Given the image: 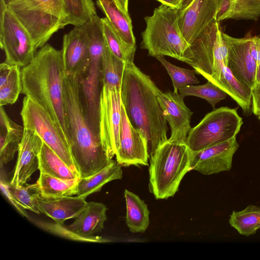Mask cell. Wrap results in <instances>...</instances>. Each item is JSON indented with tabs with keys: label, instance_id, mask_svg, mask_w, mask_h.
I'll list each match as a JSON object with an SVG mask.
<instances>
[{
	"label": "cell",
	"instance_id": "7c38bea8",
	"mask_svg": "<svg viewBox=\"0 0 260 260\" xmlns=\"http://www.w3.org/2000/svg\"><path fill=\"white\" fill-rule=\"evenodd\" d=\"M121 87L102 84L99 104V132L109 157L115 155L119 145L121 120Z\"/></svg>",
	"mask_w": 260,
	"mask_h": 260
},
{
	"label": "cell",
	"instance_id": "f546056e",
	"mask_svg": "<svg viewBox=\"0 0 260 260\" xmlns=\"http://www.w3.org/2000/svg\"><path fill=\"white\" fill-rule=\"evenodd\" d=\"M101 66L102 84L121 87L125 62L110 51L105 41Z\"/></svg>",
	"mask_w": 260,
	"mask_h": 260
},
{
	"label": "cell",
	"instance_id": "1f68e13d",
	"mask_svg": "<svg viewBox=\"0 0 260 260\" xmlns=\"http://www.w3.org/2000/svg\"><path fill=\"white\" fill-rule=\"evenodd\" d=\"M70 24L80 26L97 15L93 0H61Z\"/></svg>",
	"mask_w": 260,
	"mask_h": 260
},
{
	"label": "cell",
	"instance_id": "7a4b0ae2",
	"mask_svg": "<svg viewBox=\"0 0 260 260\" xmlns=\"http://www.w3.org/2000/svg\"><path fill=\"white\" fill-rule=\"evenodd\" d=\"M63 101L68 142L81 178L90 177L110 162L100 136L91 128L84 107L78 76L66 75Z\"/></svg>",
	"mask_w": 260,
	"mask_h": 260
},
{
	"label": "cell",
	"instance_id": "8992f818",
	"mask_svg": "<svg viewBox=\"0 0 260 260\" xmlns=\"http://www.w3.org/2000/svg\"><path fill=\"white\" fill-rule=\"evenodd\" d=\"M178 16V9L161 4L152 15L144 18L146 27L141 46L149 55L168 56L185 62L190 45L181 34Z\"/></svg>",
	"mask_w": 260,
	"mask_h": 260
},
{
	"label": "cell",
	"instance_id": "b9f144b4",
	"mask_svg": "<svg viewBox=\"0 0 260 260\" xmlns=\"http://www.w3.org/2000/svg\"><path fill=\"white\" fill-rule=\"evenodd\" d=\"M161 4L179 9L181 0H156Z\"/></svg>",
	"mask_w": 260,
	"mask_h": 260
},
{
	"label": "cell",
	"instance_id": "d6986e66",
	"mask_svg": "<svg viewBox=\"0 0 260 260\" xmlns=\"http://www.w3.org/2000/svg\"><path fill=\"white\" fill-rule=\"evenodd\" d=\"M43 143L35 131L24 127L17 161L10 182L12 185L21 186L26 183L34 173L39 169V154Z\"/></svg>",
	"mask_w": 260,
	"mask_h": 260
},
{
	"label": "cell",
	"instance_id": "f1b7e54d",
	"mask_svg": "<svg viewBox=\"0 0 260 260\" xmlns=\"http://www.w3.org/2000/svg\"><path fill=\"white\" fill-rule=\"evenodd\" d=\"M229 223L242 235L249 236L255 234L260 228V207L250 205L242 211H234Z\"/></svg>",
	"mask_w": 260,
	"mask_h": 260
},
{
	"label": "cell",
	"instance_id": "3957f363",
	"mask_svg": "<svg viewBox=\"0 0 260 260\" xmlns=\"http://www.w3.org/2000/svg\"><path fill=\"white\" fill-rule=\"evenodd\" d=\"M66 75L62 50L46 43L22 68L21 93L49 114L68 141L63 101Z\"/></svg>",
	"mask_w": 260,
	"mask_h": 260
},
{
	"label": "cell",
	"instance_id": "9c48e42d",
	"mask_svg": "<svg viewBox=\"0 0 260 260\" xmlns=\"http://www.w3.org/2000/svg\"><path fill=\"white\" fill-rule=\"evenodd\" d=\"M243 123L237 108L221 107L207 114L190 130L186 144L192 152L227 141L239 133Z\"/></svg>",
	"mask_w": 260,
	"mask_h": 260
},
{
	"label": "cell",
	"instance_id": "ffe728a7",
	"mask_svg": "<svg viewBox=\"0 0 260 260\" xmlns=\"http://www.w3.org/2000/svg\"><path fill=\"white\" fill-rule=\"evenodd\" d=\"M85 199L76 197H64L57 199H41L38 208L41 213L61 224L66 220L74 218L86 207Z\"/></svg>",
	"mask_w": 260,
	"mask_h": 260
},
{
	"label": "cell",
	"instance_id": "484cf974",
	"mask_svg": "<svg viewBox=\"0 0 260 260\" xmlns=\"http://www.w3.org/2000/svg\"><path fill=\"white\" fill-rule=\"evenodd\" d=\"M126 224L133 233H144L149 225V211L147 205L137 195L125 189Z\"/></svg>",
	"mask_w": 260,
	"mask_h": 260
},
{
	"label": "cell",
	"instance_id": "603a6c76",
	"mask_svg": "<svg viewBox=\"0 0 260 260\" xmlns=\"http://www.w3.org/2000/svg\"><path fill=\"white\" fill-rule=\"evenodd\" d=\"M96 5L105 15L124 45L131 51L135 52L136 39L129 15L121 11L113 0H96Z\"/></svg>",
	"mask_w": 260,
	"mask_h": 260
},
{
	"label": "cell",
	"instance_id": "83f0119b",
	"mask_svg": "<svg viewBox=\"0 0 260 260\" xmlns=\"http://www.w3.org/2000/svg\"><path fill=\"white\" fill-rule=\"evenodd\" d=\"M40 173L62 179L80 178L44 142L39 154Z\"/></svg>",
	"mask_w": 260,
	"mask_h": 260
},
{
	"label": "cell",
	"instance_id": "5b68a950",
	"mask_svg": "<svg viewBox=\"0 0 260 260\" xmlns=\"http://www.w3.org/2000/svg\"><path fill=\"white\" fill-rule=\"evenodd\" d=\"M31 35L38 50L70 24L61 0H0Z\"/></svg>",
	"mask_w": 260,
	"mask_h": 260
},
{
	"label": "cell",
	"instance_id": "bcb514c9",
	"mask_svg": "<svg viewBox=\"0 0 260 260\" xmlns=\"http://www.w3.org/2000/svg\"><path fill=\"white\" fill-rule=\"evenodd\" d=\"M259 1H260V0H259Z\"/></svg>",
	"mask_w": 260,
	"mask_h": 260
},
{
	"label": "cell",
	"instance_id": "7bdbcfd3",
	"mask_svg": "<svg viewBox=\"0 0 260 260\" xmlns=\"http://www.w3.org/2000/svg\"><path fill=\"white\" fill-rule=\"evenodd\" d=\"M259 84H260V62L257 65L256 67L255 78V84L254 87L257 86Z\"/></svg>",
	"mask_w": 260,
	"mask_h": 260
},
{
	"label": "cell",
	"instance_id": "30bf717a",
	"mask_svg": "<svg viewBox=\"0 0 260 260\" xmlns=\"http://www.w3.org/2000/svg\"><path fill=\"white\" fill-rule=\"evenodd\" d=\"M20 114L23 127L35 131L43 142L72 171L79 175L68 140L49 114L42 107L25 96L23 100Z\"/></svg>",
	"mask_w": 260,
	"mask_h": 260
},
{
	"label": "cell",
	"instance_id": "52a82bcc",
	"mask_svg": "<svg viewBox=\"0 0 260 260\" xmlns=\"http://www.w3.org/2000/svg\"><path fill=\"white\" fill-rule=\"evenodd\" d=\"M83 25L88 36L89 61L85 71L79 76L80 91L88 122L94 132L100 135L101 60L105 45L101 18L98 15L93 16Z\"/></svg>",
	"mask_w": 260,
	"mask_h": 260
},
{
	"label": "cell",
	"instance_id": "cb8c5ba5",
	"mask_svg": "<svg viewBox=\"0 0 260 260\" xmlns=\"http://www.w3.org/2000/svg\"><path fill=\"white\" fill-rule=\"evenodd\" d=\"M22 89L21 70L17 65L0 64V106L12 105Z\"/></svg>",
	"mask_w": 260,
	"mask_h": 260
},
{
	"label": "cell",
	"instance_id": "e0dca14e",
	"mask_svg": "<svg viewBox=\"0 0 260 260\" xmlns=\"http://www.w3.org/2000/svg\"><path fill=\"white\" fill-rule=\"evenodd\" d=\"M239 147L236 137L197 152H192L191 170L209 175L230 171L233 155Z\"/></svg>",
	"mask_w": 260,
	"mask_h": 260
},
{
	"label": "cell",
	"instance_id": "9a60e30c",
	"mask_svg": "<svg viewBox=\"0 0 260 260\" xmlns=\"http://www.w3.org/2000/svg\"><path fill=\"white\" fill-rule=\"evenodd\" d=\"M221 0H193L179 11L178 23L181 34L190 45L204 29L216 20Z\"/></svg>",
	"mask_w": 260,
	"mask_h": 260
},
{
	"label": "cell",
	"instance_id": "6da1fadb",
	"mask_svg": "<svg viewBox=\"0 0 260 260\" xmlns=\"http://www.w3.org/2000/svg\"><path fill=\"white\" fill-rule=\"evenodd\" d=\"M161 92L134 61L125 62L121 86L122 104L132 125L146 139L149 157L168 139L167 121L158 100Z\"/></svg>",
	"mask_w": 260,
	"mask_h": 260
},
{
	"label": "cell",
	"instance_id": "74e56055",
	"mask_svg": "<svg viewBox=\"0 0 260 260\" xmlns=\"http://www.w3.org/2000/svg\"><path fill=\"white\" fill-rule=\"evenodd\" d=\"M1 188L2 192L5 196L9 201L11 203L12 205L16 208L18 212L25 217H28V214L25 211V209L20 206L17 202L15 201L14 198L10 194L8 188L7 187L6 182L3 181L1 179Z\"/></svg>",
	"mask_w": 260,
	"mask_h": 260
},
{
	"label": "cell",
	"instance_id": "2e32d148",
	"mask_svg": "<svg viewBox=\"0 0 260 260\" xmlns=\"http://www.w3.org/2000/svg\"><path fill=\"white\" fill-rule=\"evenodd\" d=\"M184 98L179 93L170 91H161L158 95L164 115L171 128V136L168 140L186 144L191 128L190 120L193 113L186 106Z\"/></svg>",
	"mask_w": 260,
	"mask_h": 260
},
{
	"label": "cell",
	"instance_id": "d4e9b609",
	"mask_svg": "<svg viewBox=\"0 0 260 260\" xmlns=\"http://www.w3.org/2000/svg\"><path fill=\"white\" fill-rule=\"evenodd\" d=\"M122 177L121 166L112 159L105 168L88 177L80 178L77 196L86 199L92 193L99 192L108 182Z\"/></svg>",
	"mask_w": 260,
	"mask_h": 260
},
{
	"label": "cell",
	"instance_id": "ac0fdd59",
	"mask_svg": "<svg viewBox=\"0 0 260 260\" xmlns=\"http://www.w3.org/2000/svg\"><path fill=\"white\" fill-rule=\"evenodd\" d=\"M61 50L66 74L81 75L89 61L88 36L83 25L63 36Z\"/></svg>",
	"mask_w": 260,
	"mask_h": 260
},
{
	"label": "cell",
	"instance_id": "e575fe53",
	"mask_svg": "<svg viewBox=\"0 0 260 260\" xmlns=\"http://www.w3.org/2000/svg\"><path fill=\"white\" fill-rule=\"evenodd\" d=\"M156 58L165 67L171 77L174 92L178 93L181 87L199 83L194 71L175 66L167 60L164 56Z\"/></svg>",
	"mask_w": 260,
	"mask_h": 260
},
{
	"label": "cell",
	"instance_id": "f35d334b",
	"mask_svg": "<svg viewBox=\"0 0 260 260\" xmlns=\"http://www.w3.org/2000/svg\"><path fill=\"white\" fill-rule=\"evenodd\" d=\"M252 113L257 117L260 115V84L252 88Z\"/></svg>",
	"mask_w": 260,
	"mask_h": 260
},
{
	"label": "cell",
	"instance_id": "8fae6325",
	"mask_svg": "<svg viewBox=\"0 0 260 260\" xmlns=\"http://www.w3.org/2000/svg\"><path fill=\"white\" fill-rule=\"evenodd\" d=\"M0 46L5 62L20 67L27 66L37 50L32 38L19 19L1 3Z\"/></svg>",
	"mask_w": 260,
	"mask_h": 260
},
{
	"label": "cell",
	"instance_id": "ba28073f",
	"mask_svg": "<svg viewBox=\"0 0 260 260\" xmlns=\"http://www.w3.org/2000/svg\"><path fill=\"white\" fill-rule=\"evenodd\" d=\"M227 55L228 48L219 22L215 20L190 44L185 62L192 67L196 74L221 89L223 70L227 67Z\"/></svg>",
	"mask_w": 260,
	"mask_h": 260
},
{
	"label": "cell",
	"instance_id": "44dd1931",
	"mask_svg": "<svg viewBox=\"0 0 260 260\" xmlns=\"http://www.w3.org/2000/svg\"><path fill=\"white\" fill-rule=\"evenodd\" d=\"M107 208L103 203L87 202L86 208L68 226L73 233L85 237H90L102 231L107 219Z\"/></svg>",
	"mask_w": 260,
	"mask_h": 260
},
{
	"label": "cell",
	"instance_id": "5bb4252c",
	"mask_svg": "<svg viewBox=\"0 0 260 260\" xmlns=\"http://www.w3.org/2000/svg\"><path fill=\"white\" fill-rule=\"evenodd\" d=\"M222 36L228 48L227 67L238 80L252 89L257 64L250 52L251 36L236 38L222 32Z\"/></svg>",
	"mask_w": 260,
	"mask_h": 260
},
{
	"label": "cell",
	"instance_id": "7402d4cb",
	"mask_svg": "<svg viewBox=\"0 0 260 260\" xmlns=\"http://www.w3.org/2000/svg\"><path fill=\"white\" fill-rule=\"evenodd\" d=\"M24 127L16 123L7 114L3 106L0 107V165L12 160L23 135Z\"/></svg>",
	"mask_w": 260,
	"mask_h": 260
},
{
	"label": "cell",
	"instance_id": "f6af8a7d",
	"mask_svg": "<svg viewBox=\"0 0 260 260\" xmlns=\"http://www.w3.org/2000/svg\"><path fill=\"white\" fill-rule=\"evenodd\" d=\"M257 118H258V119L259 120V121L260 122V115L257 116Z\"/></svg>",
	"mask_w": 260,
	"mask_h": 260
},
{
	"label": "cell",
	"instance_id": "277c9868",
	"mask_svg": "<svg viewBox=\"0 0 260 260\" xmlns=\"http://www.w3.org/2000/svg\"><path fill=\"white\" fill-rule=\"evenodd\" d=\"M192 152L186 143L168 140L150 157L149 188L156 199H167L178 191L191 170Z\"/></svg>",
	"mask_w": 260,
	"mask_h": 260
},
{
	"label": "cell",
	"instance_id": "ee69618b",
	"mask_svg": "<svg viewBox=\"0 0 260 260\" xmlns=\"http://www.w3.org/2000/svg\"><path fill=\"white\" fill-rule=\"evenodd\" d=\"M193 0H181L180 5L179 8V11H182L186 8Z\"/></svg>",
	"mask_w": 260,
	"mask_h": 260
},
{
	"label": "cell",
	"instance_id": "d6a6232c",
	"mask_svg": "<svg viewBox=\"0 0 260 260\" xmlns=\"http://www.w3.org/2000/svg\"><path fill=\"white\" fill-rule=\"evenodd\" d=\"M179 93L183 96H194L205 100L215 109L216 105L226 98L227 94L210 81L203 85H190L181 87Z\"/></svg>",
	"mask_w": 260,
	"mask_h": 260
},
{
	"label": "cell",
	"instance_id": "ab89813d",
	"mask_svg": "<svg viewBox=\"0 0 260 260\" xmlns=\"http://www.w3.org/2000/svg\"><path fill=\"white\" fill-rule=\"evenodd\" d=\"M250 52L257 65L260 62V37L251 36Z\"/></svg>",
	"mask_w": 260,
	"mask_h": 260
},
{
	"label": "cell",
	"instance_id": "d590c367",
	"mask_svg": "<svg viewBox=\"0 0 260 260\" xmlns=\"http://www.w3.org/2000/svg\"><path fill=\"white\" fill-rule=\"evenodd\" d=\"M260 17V1L235 0L230 19L256 21Z\"/></svg>",
	"mask_w": 260,
	"mask_h": 260
},
{
	"label": "cell",
	"instance_id": "836d02e7",
	"mask_svg": "<svg viewBox=\"0 0 260 260\" xmlns=\"http://www.w3.org/2000/svg\"><path fill=\"white\" fill-rule=\"evenodd\" d=\"M101 22L104 40L110 51L125 62L134 61L135 52L124 45L108 19L101 18Z\"/></svg>",
	"mask_w": 260,
	"mask_h": 260
},
{
	"label": "cell",
	"instance_id": "8d00e7d4",
	"mask_svg": "<svg viewBox=\"0 0 260 260\" xmlns=\"http://www.w3.org/2000/svg\"><path fill=\"white\" fill-rule=\"evenodd\" d=\"M235 3V0H221L216 17V20L218 22L231 18Z\"/></svg>",
	"mask_w": 260,
	"mask_h": 260
},
{
	"label": "cell",
	"instance_id": "4316f807",
	"mask_svg": "<svg viewBox=\"0 0 260 260\" xmlns=\"http://www.w3.org/2000/svg\"><path fill=\"white\" fill-rule=\"evenodd\" d=\"M80 178L62 179L40 173L37 182L42 198L53 199L77 195Z\"/></svg>",
	"mask_w": 260,
	"mask_h": 260
},
{
	"label": "cell",
	"instance_id": "4dcf8cb0",
	"mask_svg": "<svg viewBox=\"0 0 260 260\" xmlns=\"http://www.w3.org/2000/svg\"><path fill=\"white\" fill-rule=\"evenodd\" d=\"M6 185L9 193L20 206L37 214L40 213L38 202L42 196L38 182L32 184L26 183L21 186H15L7 182Z\"/></svg>",
	"mask_w": 260,
	"mask_h": 260
},
{
	"label": "cell",
	"instance_id": "60d3db41",
	"mask_svg": "<svg viewBox=\"0 0 260 260\" xmlns=\"http://www.w3.org/2000/svg\"><path fill=\"white\" fill-rule=\"evenodd\" d=\"M117 7L123 13L128 15V0H113Z\"/></svg>",
	"mask_w": 260,
	"mask_h": 260
},
{
	"label": "cell",
	"instance_id": "4fadbf2b",
	"mask_svg": "<svg viewBox=\"0 0 260 260\" xmlns=\"http://www.w3.org/2000/svg\"><path fill=\"white\" fill-rule=\"evenodd\" d=\"M116 161L121 166H148L150 158L146 139L142 132L131 123L121 105L119 145L115 154Z\"/></svg>",
	"mask_w": 260,
	"mask_h": 260
}]
</instances>
